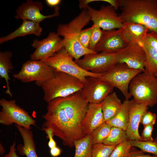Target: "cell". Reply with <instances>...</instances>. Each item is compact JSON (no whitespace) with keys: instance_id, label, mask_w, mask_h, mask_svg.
<instances>
[{"instance_id":"cell-1","label":"cell","mask_w":157,"mask_h":157,"mask_svg":"<svg viewBox=\"0 0 157 157\" xmlns=\"http://www.w3.org/2000/svg\"><path fill=\"white\" fill-rule=\"evenodd\" d=\"M47 103V112L42 116L44 122L42 129H52L54 135L61 140L64 145L74 147L75 140L85 136L82 123L89 104L80 91Z\"/></svg>"},{"instance_id":"cell-2","label":"cell","mask_w":157,"mask_h":157,"mask_svg":"<svg viewBox=\"0 0 157 157\" xmlns=\"http://www.w3.org/2000/svg\"><path fill=\"white\" fill-rule=\"evenodd\" d=\"M124 22L144 25L157 33V0H118Z\"/></svg>"},{"instance_id":"cell-3","label":"cell","mask_w":157,"mask_h":157,"mask_svg":"<svg viewBox=\"0 0 157 157\" xmlns=\"http://www.w3.org/2000/svg\"><path fill=\"white\" fill-rule=\"evenodd\" d=\"M91 20L86 9H84L73 20L66 24H60L57 33L63 37L64 48L75 60L83 56L97 53L95 51L83 46L79 42V37L83 28Z\"/></svg>"},{"instance_id":"cell-4","label":"cell","mask_w":157,"mask_h":157,"mask_svg":"<svg viewBox=\"0 0 157 157\" xmlns=\"http://www.w3.org/2000/svg\"><path fill=\"white\" fill-rule=\"evenodd\" d=\"M83 86L84 83L76 78L56 70L54 76L41 87L44 94V99L48 103L80 91Z\"/></svg>"},{"instance_id":"cell-5","label":"cell","mask_w":157,"mask_h":157,"mask_svg":"<svg viewBox=\"0 0 157 157\" xmlns=\"http://www.w3.org/2000/svg\"><path fill=\"white\" fill-rule=\"evenodd\" d=\"M129 90L135 102L152 107L157 103V77L145 72H141L131 80Z\"/></svg>"},{"instance_id":"cell-6","label":"cell","mask_w":157,"mask_h":157,"mask_svg":"<svg viewBox=\"0 0 157 157\" xmlns=\"http://www.w3.org/2000/svg\"><path fill=\"white\" fill-rule=\"evenodd\" d=\"M73 57L63 48L53 56L42 60L56 70L74 76L84 84L86 77L92 76L99 78L103 74L94 73L84 70L74 61Z\"/></svg>"},{"instance_id":"cell-7","label":"cell","mask_w":157,"mask_h":157,"mask_svg":"<svg viewBox=\"0 0 157 157\" xmlns=\"http://www.w3.org/2000/svg\"><path fill=\"white\" fill-rule=\"evenodd\" d=\"M56 70L42 60H29L23 64L19 73L14 77L24 83L35 81L37 85L42 86L51 78Z\"/></svg>"},{"instance_id":"cell-8","label":"cell","mask_w":157,"mask_h":157,"mask_svg":"<svg viewBox=\"0 0 157 157\" xmlns=\"http://www.w3.org/2000/svg\"><path fill=\"white\" fill-rule=\"evenodd\" d=\"M142 72L141 70L131 68L125 63H119L99 78L119 89L125 100H128L131 97L129 90L130 83L136 75Z\"/></svg>"},{"instance_id":"cell-9","label":"cell","mask_w":157,"mask_h":157,"mask_svg":"<svg viewBox=\"0 0 157 157\" xmlns=\"http://www.w3.org/2000/svg\"><path fill=\"white\" fill-rule=\"evenodd\" d=\"M0 105L2 107L0 112L1 124L8 126L15 123L29 129L31 125L36 126L35 121L27 112L17 105L15 100L2 99L0 100Z\"/></svg>"},{"instance_id":"cell-10","label":"cell","mask_w":157,"mask_h":157,"mask_svg":"<svg viewBox=\"0 0 157 157\" xmlns=\"http://www.w3.org/2000/svg\"><path fill=\"white\" fill-rule=\"evenodd\" d=\"M74 61L84 70L97 74L107 72L117 64V52L89 53Z\"/></svg>"},{"instance_id":"cell-11","label":"cell","mask_w":157,"mask_h":157,"mask_svg":"<svg viewBox=\"0 0 157 157\" xmlns=\"http://www.w3.org/2000/svg\"><path fill=\"white\" fill-rule=\"evenodd\" d=\"M86 9L93 24L104 31L119 29L122 27L124 22L113 7L110 5L102 6L99 10L88 6Z\"/></svg>"},{"instance_id":"cell-12","label":"cell","mask_w":157,"mask_h":157,"mask_svg":"<svg viewBox=\"0 0 157 157\" xmlns=\"http://www.w3.org/2000/svg\"><path fill=\"white\" fill-rule=\"evenodd\" d=\"M114 88L99 78L88 76L80 92L83 99L89 104H96L101 103L112 92Z\"/></svg>"},{"instance_id":"cell-13","label":"cell","mask_w":157,"mask_h":157,"mask_svg":"<svg viewBox=\"0 0 157 157\" xmlns=\"http://www.w3.org/2000/svg\"><path fill=\"white\" fill-rule=\"evenodd\" d=\"M31 45L35 50L31 55V59L43 60L64 48V41L57 33L50 32L47 38L42 40H34Z\"/></svg>"},{"instance_id":"cell-14","label":"cell","mask_w":157,"mask_h":157,"mask_svg":"<svg viewBox=\"0 0 157 157\" xmlns=\"http://www.w3.org/2000/svg\"><path fill=\"white\" fill-rule=\"evenodd\" d=\"M145 53L141 43L132 42L117 52V63H124L130 67L144 71Z\"/></svg>"},{"instance_id":"cell-15","label":"cell","mask_w":157,"mask_h":157,"mask_svg":"<svg viewBox=\"0 0 157 157\" xmlns=\"http://www.w3.org/2000/svg\"><path fill=\"white\" fill-rule=\"evenodd\" d=\"M122 28L117 30L103 31L101 39L95 51L98 52H117L124 48L128 43L122 34Z\"/></svg>"},{"instance_id":"cell-16","label":"cell","mask_w":157,"mask_h":157,"mask_svg":"<svg viewBox=\"0 0 157 157\" xmlns=\"http://www.w3.org/2000/svg\"><path fill=\"white\" fill-rule=\"evenodd\" d=\"M43 9V5L41 2L27 0L18 7L15 17L17 19L28 20L39 23L45 19L59 15L58 7H55V12L53 14L48 15L41 14V11Z\"/></svg>"},{"instance_id":"cell-17","label":"cell","mask_w":157,"mask_h":157,"mask_svg":"<svg viewBox=\"0 0 157 157\" xmlns=\"http://www.w3.org/2000/svg\"><path fill=\"white\" fill-rule=\"evenodd\" d=\"M148 108L147 106L138 103L133 99L130 101L129 120L126 131L129 140L143 141L139 133L138 127L141 117Z\"/></svg>"},{"instance_id":"cell-18","label":"cell","mask_w":157,"mask_h":157,"mask_svg":"<svg viewBox=\"0 0 157 157\" xmlns=\"http://www.w3.org/2000/svg\"><path fill=\"white\" fill-rule=\"evenodd\" d=\"M102 102L96 104H89L82 123L84 135H91L97 128L105 122L102 110Z\"/></svg>"},{"instance_id":"cell-19","label":"cell","mask_w":157,"mask_h":157,"mask_svg":"<svg viewBox=\"0 0 157 157\" xmlns=\"http://www.w3.org/2000/svg\"><path fill=\"white\" fill-rule=\"evenodd\" d=\"M122 28L123 36L128 44L142 42L149 31L144 25L131 22H124Z\"/></svg>"},{"instance_id":"cell-20","label":"cell","mask_w":157,"mask_h":157,"mask_svg":"<svg viewBox=\"0 0 157 157\" xmlns=\"http://www.w3.org/2000/svg\"><path fill=\"white\" fill-rule=\"evenodd\" d=\"M42 28L39 23L31 21L24 20L21 26L15 31L1 38L0 43L2 44L16 38L29 34L40 36Z\"/></svg>"},{"instance_id":"cell-21","label":"cell","mask_w":157,"mask_h":157,"mask_svg":"<svg viewBox=\"0 0 157 157\" xmlns=\"http://www.w3.org/2000/svg\"><path fill=\"white\" fill-rule=\"evenodd\" d=\"M23 141V144H20L17 147L19 153L26 157H38L36 152L35 145L32 131L30 129L16 125Z\"/></svg>"},{"instance_id":"cell-22","label":"cell","mask_w":157,"mask_h":157,"mask_svg":"<svg viewBox=\"0 0 157 157\" xmlns=\"http://www.w3.org/2000/svg\"><path fill=\"white\" fill-rule=\"evenodd\" d=\"M122 103L115 92L108 95L102 102V110L106 122L113 118L119 110Z\"/></svg>"},{"instance_id":"cell-23","label":"cell","mask_w":157,"mask_h":157,"mask_svg":"<svg viewBox=\"0 0 157 157\" xmlns=\"http://www.w3.org/2000/svg\"><path fill=\"white\" fill-rule=\"evenodd\" d=\"M129 105L130 101L125 100L116 115L106 122L112 127L119 128L126 131L129 120Z\"/></svg>"},{"instance_id":"cell-24","label":"cell","mask_w":157,"mask_h":157,"mask_svg":"<svg viewBox=\"0 0 157 157\" xmlns=\"http://www.w3.org/2000/svg\"><path fill=\"white\" fill-rule=\"evenodd\" d=\"M12 55V53L9 51L0 53V76L1 78L5 79L7 87L5 92L11 97L12 96V94L10 91L9 85V81L11 79L8 75V71L13 69L11 60Z\"/></svg>"},{"instance_id":"cell-25","label":"cell","mask_w":157,"mask_h":157,"mask_svg":"<svg viewBox=\"0 0 157 157\" xmlns=\"http://www.w3.org/2000/svg\"><path fill=\"white\" fill-rule=\"evenodd\" d=\"M141 43L145 53L144 72L157 75V51L146 43L144 42Z\"/></svg>"},{"instance_id":"cell-26","label":"cell","mask_w":157,"mask_h":157,"mask_svg":"<svg viewBox=\"0 0 157 157\" xmlns=\"http://www.w3.org/2000/svg\"><path fill=\"white\" fill-rule=\"evenodd\" d=\"M75 153L74 157H91L92 145L91 134L76 140L74 142Z\"/></svg>"},{"instance_id":"cell-27","label":"cell","mask_w":157,"mask_h":157,"mask_svg":"<svg viewBox=\"0 0 157 157\" xmlns=\"http://www.w3.org/2000/svg\"><path fill=\"white\" fill-rule=\"evenodd\" d=\"M128 139L126 131L120 128L112 127L110 133L103 144L116 146Z\"/></svg>"},{"instance_id":"cell-28","label":"cell","mask_w":157,"mask_h":157,"mask_svg":"<svg viewBox=\"0 0 157 157\" xmlns=\"http://www.w3.org/2000/svg\"><path fill=\"white\" fill-rule=\"evenodd\" d=\"M111 127V126L105 122L96 129L91 134L92 146L103 143L108 136Z\"/></svg>"},{"instance_id":"cell-29","label":"cell","mask_w":157,"mask_h":157,"mask_svg":"<svg viewBox=\"0 0 157 157\" xmlns=\"http://www.w3.org/2000/svg\"><path fill=\"white\" fill-rule=\"evenodd\" d=\"M130 142L132 147H138L144 153H151L157 157V137L152 141L133 140Z\"/></svg>"},{"instance_id":"cell-30","label":"cell","mask_w":157,"mask_h":157,"mask_svg":"<svg viewBox=\"0 0 157 157\" xmlns=\"http://www.w3.org/2000/svg\"><path fill=\"white\" fill-rule=\"evenodd\" d=\"M115 147L103 143L95 144L92 146L91 157H110Z\"/></svg>"},{"instance_id":"cell-31","label":"cell","mask_w":157,"mask_h":157,"mask_svg":"<svg viewBox=\"0 0 157 157\" xmlns=\"http://www.w3.org/2000/svg\"><path fill=\"white\" fill-rule=\"evenodd\" d=\"M132 147L130 140L127 139L116 146L110 157H127Z\"/></svg>"},{"instance_id":"cell-32","label":"cell","mask_w":157,"mask_h":157,"mask_svg":"<svg viewBox=\"0 0 157 157\" xmlns=\"http://www.w3.org/2000/svg\"><path fill=\"white\" fill-rule=\"evenodd\" d=\"M92 33L88 48L95 51V48L101 37L103 31L100 28L94 24L92 25Z\"/></svg>"},{"instance_id":"cell-33","label":"cell","mask_w":157,"mask_h":157,"mask_svg":"<svg viewBox=\"0 0 157 157\" xmlns=\"http://www.w3.org/2000/svg\"><path fill=\"white\" fill-rule=\"evenodd\" d=\"M92 26L82 30L80 33L79 40L80 43L84 47L88 48L90 38L92 33Z\"/></svg>"},{"instance_id":"cell-34","label":"cell","mask_w":157,"mask_h":157,"mask_svg":"<svg viewBox=\"0 0 157 157\" xmlns=\"http://www.w3.org/2000/svg\"><path fill=\"white\" fill-rule=\"evenodd\" d=\"M156 115L155 113L147 110L142 116L140 123L144 126L149 124L154 125L156 122Z\"/></svg>"},{"instance_id":"cell-35","label":"cell","mask_w":157,"mask_h":157,"mask_svg":"<svg viewBox=\"0 0 157 157\" xmlns=\"http://www.w3.org/2000/svg\"><path fill=\"white\" fill-rule=\"evenodd\" d=\"M142 42L149 45L157 51V33L154 31L148 33Z\"/></svg>"},{"instance_id":"cell-36","label":"cell","mask_w":157,"mask_h":157,"mask_svg":"<svg viewBox=\"0 0 157 157\" xmlns=\"http://www.w3.org/2000/svg\"><path fill=\"white\" fill-rule=\"evenodd\" d=\"M154 125L149 124L144 126V129L140 135L143 141H152L154 140L152 136Z\"/></svg>"},{"instance_id":"cell-37","label":"cell","mask_w":157,"mask_h":157,"mask_svg":"<svg viewBox=\"0 0 157 157\" xmlns=\"http://www.w3.org/2000/svg\"><path fill=\"white\" fill-rule=\"evenodd\" d=\"M42 130L44 131L47 136L46 137L49 139L48 143V146L50 149H52L56 146V142L54 140L53 137L54 136L53 131L52 129L50 128H44Z\"/></svg>"},{"instance_id":"cell-38","label":"cell","mask_w":157,"mask_h":157,"mask_svg":"<svg viewBox=\"0 0 157 157\" xmlns=\"http://www.w3.org/2000/svg\"><path fill=\"white\" fill-rule=\"evenodd\" d=\"M127 157H157L153 155L151 156L148 154H145L142 151L134 150L131 151Z\"/></svg>"},{"instance_id":"cell-39","label":"cell","mask_w":157,"mask_h":157,"mask_svg":"<svg viewBox=\"0 0 157 157\" xmlns=\"http://www.w3.org/2000/svg\"><path fill=\"white\" fill-rule=\"evenodd\" d=\"M15 145L16 143L15 141L13 144L10 147L8 153L4 156H1L0 157H19L16 152V149L15 148Z\"/></svg>"},{"instance_id":"cell-40","label":"cell","mask_w":157,"mask_h":157,"mask_svg":"<svg viewBox=\"0 0 157 157\" xmlns=\"http://www.w3.org/2000/svg\"><path fill=\"white\" fill-rule=\"evenodd\" d=\"M100 1V0H82L79 1V7L80 9H86L90 3L96 1Z\"/></svg>"},{"instance_id":"cell-41","label":"cell","mask_w":157,"mask_h":157,"mask_svg":"<svg viewBox=\"0 0 157 157\" xmlns=\"http://www.w3.org/2000/svg\"><path fill=\"white\" fill-rule=\"evenodd\" d=\"M62 152V150L56 146L50 149V153L51 155L53 157H57L60 156Z\"/></svg>"},{"instance_id":"cell-42","label":"cell","mask_w":157,"mask_h":157,"mask_svg":"<svg viewBox=\"0 0 157 157\" xmlns=\"http://www.w3.org/2000/svg\"><path fill=\"white\" fill-rule=\"evenodd\" d=\"M100 1L105 2L110 4L115 9L119 7L118 0H100Z\"/></svg>"},{"instance_id":"cell-43","label":"cell","mask_w":157,"mask_h":157,"mask_svg":"<svg viewBox=\"0 0 157 157\" xmlns=\"http://www.w3.org/2000/svg\"><path fill=\"white\" fill-rule=\"evenodd\" d=\"M60 0H46V1L49 6H57L60 2Z\"/></svg>"},{"instance_id":"cell-44","label":"cell","mask_w":157,"mask_h":157,"mask_svg":"<svg viewBox=\"0 0 157 157\" xmlns=\"http://www.w3.org/2000/svg\"><path fill=\"white\" fill-rule=\"evenodd\" d=\"M5 152V150L3 146L0 143V153L2 156Z\"/></svg>"},{"instance_id":"cell-45","label":"cell","mask_w":157,"mask_h":157,"mask_svg":"<svg viewBox=\"0 0 157 157\" xmlns=\"http://www.w3.org/2000/svg\"><path fill=\"white\" fill-rule=\"evenodd\" d=\"M156 76L157 77V75H156Z\"/></svg>"}]
</instances>
